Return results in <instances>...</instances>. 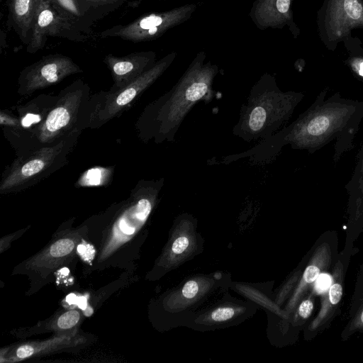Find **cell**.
Returning <instances> with one entry per match:
<instances>
[{
  "label": "cell",
  "mask_w": 363,
  "mask_h": 363,
  "mask_svg": "<svg viewBox=\"0 0 363 363\" xmlns=\"http://www.w3.org/2000/svg\"><path fill=\"white\" fill-rule=\"evenodd\" d=\"M359 182L360 186L363 188V177L360 178Z\"/></svg>",
  "instance_id": "f546056e"
},
{
  "label": "cell",
  "mask_w": 363,
  "mask_h": 363,
  "mask_svg": "<svg viewBox=\"0 0 363 363\" xmlns=\"http://www.w3.org/2000/svg\"><path fill=\"white\" fill-rule=\"evenodd\" d=\"M154 51H140L125 56H115L108 54L104 58V62L111 72L113 84L108 91L114 92L133 82L156 62Z\"/></svg>",
  "instance_id": "8fae6325"
},
{
  "label": "cell",
  "mask_w": 363,
  "mask_h": 363,
  "mask_svg": "<svg viewBox=\"0 0 363 363\" xmlns=\"http://www.w3.org/2000/svg\"><path fill=\"white\" fill-rule=\"evenodd\" d=\"M313 309V301L310 298L305 299L299 305L298 314L302 318H308Z\"/></svg>",
  "instance_id": "484cf974"
},
{
  "label": "cell",
  "mask_w": 363,
  "mask_h": 363,
  "mask_svg": "<svg viewBox=\"0 0 363 363\" xmlns=\"http://www.w3.org/2000/svg\"><path fill=\"white\" fill-rule=\"evenodd\" d=\"M77 252L84 261L91 262L95 257L96 250L91 245L85 242L78 245Z\"/></svg>",
  "instance_id": "603a6c76"
},
{
  "label": "cell",
  "mask_w": 363,
  "mask_h": 363,
  "mask_svg": "<svg viewBox=\"0 0 363 363\" xmlns=\"http://www.w3.org/2000/svg\"><path fill=\"white\" fill-rule=\"evenodd\" d=\"M318 27L323 43L334 50L352 29L363 27V0H324L318 13Z\"/></svg>",
  "instance_id": "ba28073f"
},
{
  "label": "cell",
  "mask_w": 363,
  "mask_h": 363,
  "mask_svg": "<svg viewBox=\"0 0 363 363\" xmlns=\"http://www.w3.org/2000/svg\"><path fill=\"white\" fill-rule=\"evenodd\" d=\"M326 296L322 302L318 315L311 323V330L319 327L330 316V313L340 301L342 296V286L340 282H334L326 291Z\"/></svg>",
  "instance_id": "2e32d148"
},
{
  "label": "cell",
  "mask_w": 363,
  "mask_h": 363,
  "mask_svg": "<svg viewBox=\"0 0 363 363\" xmlns=\"http://www.w3.org/2000/svg\"><path fill=\"white\" fill-rule=\"evenodd\" d=\"M64 17L80 31L90 35L99 18L84 0H48Z\"/></svg>",
  "instance_id": "4fadbf2b"
},
{
  "label": "cell",
  "mask_w": 363,
  "mask_h": 363,
  "mask_svg": "<svg viewBox=\"0 0 363 363\" xmlns=\"http://www.w3.org/2000/svg\"><path fill=\"white\" fill-rule=\"evenodd\" d=\"M303 96L281 91L273 75L263 74L242 105L233 134L247 143L269 138L290 118Z\"/></svg>",
  "instance_id": "3957f363"
},
{
  "label": "cell",
  "mask_w": 363,
  "mask_h": 363,
  "mask_svg": "<svg viewBox=\"0 0 363 363\" xmlns=\"http://www.w3.org/2000/svg\"><path fill=\"white\" fill-rule=\"evenodd\" d=\"M330 250L328 245L323 243L315 250L308 265L305 269L301 281L288 305V309L294 308L303 292L315 281L321 272L330 264Z\"/></svg>",
  "instance_id": "9a60e30c"
},
{
  "label": "cell",
  "mask_w": 363,
  "mask_h": 363,
  "mask_svg": "<svg viewBox=\"0 0 363 363\" xmlns=\"http://www.w3.org/2000/svg\"><path fill=\"white\" fill-rule=\"evenodd\" d=\"M80 133L72 132L49 145L18 156L4 173L0 191L6 193L28 187L62 167Z\"/></svg>",
  "instance_id": "5b68a950"
},
{
  "label": "cell",
  "mask_w": 363,
  "mask_h": 363,
  "mask_svg": "<svg viewBox=\"0 0 363 363\" xmlns=\"http://www.w3.org/2000/svg\"><path fill=\"white\" fill-rule=\"evenodd\" d=\"M176 56L175 52L168 53L157 61L150 69L120 90L98 94L96 108L91 127L98 128L125 111L162 75L174 62Z\"/></svg>",
  "instance_id": "52a82bcc"
},
{
  "label": "cell",
  "mask_w": 363,
  "mask_h": 363,
  "mask_svg": "<svg viewBox=\"0 0 363 363\" xmlns=\"http://www.w3.org/2000/svg\"><path fill=\"white\" fill-rule=\"evenodd\" d=\"M206 59V52H199L172 88L145 107L138 122L144 141H174L191 108L200 101L212 100L213 81L219 69Z\"/></svg>",
  "instance_id": "7a4b0ae2"
},
{
  "label": "cell",
  "mask_w": 363,
  "mask_h": 363,
  "mask_svg": "<svg viewBox=\"0 0 363 363\" xmlns=\"http://www.w3.org/2000/svg\"><path fill=\"white\" fill-rule=\"evenodd\" d=\"M357 172L360 175L359 179L362 178L363 177V152H362V156L360 157L359 162L358 163V165H357Z\"/></svg>",
  "instance_id": "f1b7e54d"
},
{
  "label": "cell",
  "mask_w": 363,
  "mask_h": 363,
  "mask_svg": "<svg viewBox=\"0 0 363 363\" xmlns=\"http://www.w3.org/2000/svg\"><path fill=\"white\" fill-rule=\"evenodd\" d=\"M196 9V4H187L168 11L145 14L127 24L106 28L99 33V38H119L133 43L152 40L191 18Z\"/></svg>",
  "instance_id": "8992f818"
},
{
  "label": "cell",
  "mask_w": 363,
  "mask_h": 363,
  "mask_svg": "<svg viewBox=\"0 0 363 363\" xmlns=\"http://www.w3.org/2000/svg\"><path fill=\"white\" fill-rule=\"evenodd\" d=\"M98 94L91 95L89 86L79 79L62 90L38 129L33 150L49 145L72 132L91 127Z\"/></svg>",
  "instance_id": "277c9868"
},
{
  "label": "cell",
  "mask_w": 363,
  "mask_h": 363,
  "mask_svg": "<svg viewBox=\"0 0 363 363\" xmlns=\"http://www.w3.org/2000/svg\"><path fill=\"white\" fill-rule=\"evenodd\" d=\"M80 314L77 311H69L60 316L57 321V326L61 329H69L79 320Z\"/></svg>",
  "instance_id": "ffe728a7"
},
{
  "label": "cell",
  "mask_w": 363,
  "mask_h": 363,
  "mask_svg": "<svg viewBox=\"0 0 363 363\" xmlns=\"http://www.w3.org/2000/svg\"><path fill=\"white\" fill-rule=\"evenodd\" d=\"M99 19L121 7L127 0H84Z\"/></svg>",
  "instance_id": "ac0fdd59"
},
{
  "label": "cell",
  "mask_w": 363,
  "mask_h": 363,
  "mask_svg": "<svg viewBox=\"0 0 363 363\" xmlns=\"http://www.w3.org/2000/svg\"><path fill=\"white\" fill-rule=\"evenodd\" d=\"M199 284L195 280L187 281L182 288V296L186 298H193L199 292Z\"/></svg>",
  "instance_id": "cb8c5ba5"
},
{
  "label": "cell",
  "mask_w": 363,
  "mask_h": 363,
  "mask_svg": "<svg viewBox=\"0 0 363 363\" xmlns=\"http://www.w3.org/2000/svg\"><path fill=\"white\" fill-rule=\"evenodd\" d=\"M291 2L292 0H256L249 16L259 29L283 28L288 26L296 37L299 30L294 21Z\"/></svg>",
  "instance_id": "7c38bea8"
},
{
  "label": "cell",
  "mask_w": 363,
  "mask_h": 363,
  "mask_svg": "<svg viewBox=\"0 0 363 363\" xmlns=\"http://www.w3.org/2000/svg\"><path fill=\"white\" fill-rule=\"evenodd\" d=\"M361 328H363V307L357 313L350 328L351 330Z\"/></svg>",
  "instance_id": "83f0119b"
},
{
  "label": "cell",
  "mask_w": 363,
  "mask_h": 363,
  "mask_svg": "<svg viewBox=\"0 0 363 363\" xmlns=\"http://www.w3.org/2000/svg\"><path fill=\"white\" fill-rule=\"evenodd\" d=\"M112 169L104 167H94L87 170L78 180L80 186H101L108 182L112 174Z\"/></svg>",
  "instance_id": "e0dca14e"
},
{
  "label": "cell",
  "mask_w": 363,
  "mask_h": 363,
  "mask_svg": "<svg viewBox=\"0 0 363 363\" xmlns=\"http://www.w3.org/2000/svg\"><path fill=\"white\" fill-rule=\"evenodd\" d=\"M189 240L186 237L181 236L177 238L173 242L172 250L174 254L183 253L189 247Z\"/></svg>",
  "instance_id": "d4e9b609"
},
{
  "label": "cell",
  "mask_w": 363,
  "mask_h": 363,
  "mask_svg": "<svg viewBox=\"0 0 363 363\" xmlns=\"http://www.w3.org/2000/svg\"><path fill=\"white\" fill-rule=\"evenodd\" d=\"M48 37L84 42L90 35L80 31L70 21L60 14L48 0H37L32 20L30 38L26 45V51L33 54L43 49Z\"/></svg>",
  "instance_id": "9c48e42d"
},
{
  "label": "cell",
  "mask_w": 363,
  "mask_h": 363,
  "mask_svg": "<svg viewBox=\"0 0 363 363\" xmlns=\"http://www.w3.org/2000/svg\"><path fill=\"white\" fill-rule=\"evenodd\" d=\"M352 69L363 77V57H354L350 62Z\"/></svg>",
  "instance_id": "4316f807"
},
{
  "label": "cell",
  "mask_w": 363,
  "mask_h": 363,
  "mask_svg": "<svg viewBox=\"0 0 363 363\" xmlns=\"http://www.w3.org/2000/svg\"><path fill=\"white\" fill-rule=\"evenodd\" d=\"M236 310L231 307L218 308L211 313V318L216 322H222L232 318Z\"/></svg>",
  "instance_id": "44dd1931"
},
{
  "label": "cell",
  "mask_w": 363,
  "mask_h": 363,
  "mask_svg": "<svg viewBox=\"0 0 363 363\" xmlns=\"http://www.w3.org/2000/svg\"><path fill=\"white\" fill-rule=\"evenodd\" d=\"M37 0H6L8 7L7 24L21 41L27 45L31 35V24Z\"/></svg>",
  "instance_id": "5bb4252c"
},
{
  "label": "cell",
  "mask_w": 363,
  "mask_h": 363,
  "mask_svg": "<svg viewBox=\"0 0 363 363\" xmlns=\"http://www.w3.org/2000/svg\"><path fill=\"white\" fill-rule=\"evenodd\" d=\"M82 68L69 57L50 54L26 67L18 79V93L30 95L34 91L57 84L65 78L82 72Z\"/></svg>",
  "instance_id": "30bf717a"
},
{
  "label": "cell",
  "mask_w": 363,
  "mask_h": 363,
  "mask_svg": "<svg viewBox=\"0 0 363 363\" xmlns=\"http://www.w3.org/2000/svg\"><path fill=\"white\" fill-rule=\"evenodd\" d=\"M333 98L327 101L317 99L289 126L250 150L224 157L223 162L230 163L241 158L257 163L267 162L288 144L293 149L312 152L348 130H352V125L363 114V105Z\"/></svg>",
  "instance_id": "6da1fadb"
},
{
  "label": "cell",
  "mask_w": 363,
  "mask_h": 363,
  "mask_svg": "<svg viewBox=\"0 0 363 363\" xmlns=\"http://www.w3.org/2000/svg\"><path fill=\"white\" fill-rule=\"evenodd\" d=\"M74 247L72 240L65 238L57 240L50 248V254L53 257H62L72 252Z\"/></svg>",
  "instance_id": "d6986e66"
},
{
  "label": "cell",
  "mask_w": 363,
  "mask_h": 363,
  "mask_svg": "<svg viewBox=\"0 0 363 363\" xmlns=\"http://www.w3.org/2000/svg\"><path fill=\"white\" fill-rule=\"evenodd\" d=\"M332 284L331 277L327 274L320 273L315 281V290L318 294H325Z\"/></svg>",
  "instance_id": "7402d4cb"
}]
</instances>
